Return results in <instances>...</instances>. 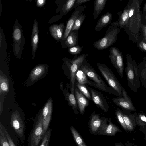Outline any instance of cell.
I'll return each instance as SVG.
<instances>
[{"label": "cell", "mask_w": 146, "mask_h": 146, "mask_svg": "<svg viewBox=\"0 0 146 146\" xmlns=\"http://www.w3.org/2000/svg\"><path fill=\"white\" fill-rule=\"evenodd\" d=\"M127 66L125 71L126 75L127 85L129 88L135 92L140 87L138 66L131 58H127Z\"/></svg>", "instance_id": "6da1fadb"}, {"label": "cell", "mask_w": 146, "mask_h": 146, "mask_svg": "<svg viewBox=\"0 0 146 146\" xmlns=\"http://www.w3.org/2000/svg\"><path fill=\"white\" fill-rule=\"evenodd\" d=\"M117 21L112 23L106 31L104 37L94 43L93 47L99 50L105 49L111 46L116 41L117 36L120 29Z\"/></svg>", "instance_id": "7a4b0ae2"}, {"label": "cell", "mask_w": 146, "mask_h": 146, "mask_svg": "<svg viewBox=\"0 0 146 146\" xmlns=\"http://www.w3.org/2000/svg\"><path fill=\"white\" fill-rule=\"evenodd\" d=\"M80 68L90 79L95 83L98 89L105 92L113 94L118 97L117 93L113 89L107 86L94 68L86 60V59L84 61Z\"/></svg>", "instance_id": "3957f363"}, {"label": "cell", "mask_w": 146, "mask_h": 146, "mask_svg": "<svg viewBox=\"0 0 146 146\" xmlns=\"http://www.w3.org/2000/svg\"><path fill=\"white\" fill-rule=\"evenodd\" d=\"M96 65L101 74L111 88L117 93L118 97L122 96L123 87L111 70L104 64L97 63Z\"/></svg>", "instance_id": "277c9868"}, {"label": "cell", "mask_w": 146, "mask_h": 146, "mask_svg": "<svg viewBox=\"0 0 146 146\" xmlns=\"http://www.w3.org/2000/svg\"><path fill=\"white\" fill-rule=\"evenodd\" d=\"M88 54H82L78 56H75L73 59L67 58L63 59L65 63L67 66L70 72L71 92L74 93L75 82L77 72L81 66Z\"/></svg>", "instance_id": "5b68a950"}, {"label": "cell", "mask_w": 146, "mask_h": 146, "mask_svg": "<svg viewBox=\"0 0 146 146\" xmlns=\"http://www.w3.org/2000/svg\"><path fill=\"white\" fill-rule=\"evenodd\" d=\"M43 115L42 111L40 114L29 137L28 146H38L43 139Z\"/></svg>", "instance_id": "8992f818"}, {"label": "cell", "mask_w": 146, "mask_h": 146, "mask_svg": "<svg viewBox=\"0 0 146 146\" xmlns=\"http://www.w3.org/2000/svg\"><path fill=\"white\" fill-rule=\"evenodd\" d=\"M110 53L109 58L119 75L122 78L123 75L124 64L121 52L116 48L112 47L110 49Z\"/></svg>", "instance_id": "52a82bcc"}, {"label": "cell", "mask_w": 146, "mask_h": 146, "mask_svg": "<svg viewBox=\"0 0 146 146\" xmlns=\"http://www.w3.org/2000/svg\"><path fill=\"white\" fill-rule=\"evenodd\" d=\"M121 132V130L112 122L110 118L108 119L107 118L103 117L98 135L113 136L116 133Z\"/></svg>", "instance_id": "ba28073f"}, {"label": "cell", "mask_w": 146, "mask_h": 146, "mask_svg": "<svg viewBox=\"0 0 146 146\" xmlns=\"http://www.w3.org/2000/svg\"><path fill=\"white\" fill-rule=\"evenodd\" d=\"M10 124L20 140L23 141L25 139V127L23 121L19 112L15 111L11 115Z\"/></svg>", "instance_id": "9c48e42d"}, {"label": "cell", "mask_w": 146, "mask_h": 146, "mask_svg": "<svg viewBox=\"0 0 146 146\" xmlns=\"http://www.w3.org/2000/svg\"><path fill=\"white\" fill-rule=\"evenodd\" d=\"M112 100L115 104L123 110L137 112L130 98L124 88L123 89L122 96L113 98Z\"/></svg>", "instance_id": "30bf717a"}, {"label": "cell", "mask_w": 146, "mask_h": 146, "mask_svg": "<svg viewBox=\"0 0 146 146\" xmlns=\"http://www.w3.org/2000/svg\"><path fill=\"white\" fill-rule=\"evenodd\" d=\"M86 8L85 5L80 6L76 8L68 21L63 36L61 43H63L70 32L76 19L82 14Z\"/></svg>", "instance_id": "8fae6325"}, {"label": "cell", "mask_w": 146, "mask_h": 146, "mask_svg": "<svg viewBox=\"0 0 146 146\" xmlns=\"http://www.w3.org/2000/svg\"><path fill=\"white\" fill-rule=\"evenodd\" d=\"M92 100L95 104L99 106L105 113L108 110L109 106L103 95L100 92L92 88L88 87Z\"/></svg>", "instance_id": "7c38bea8"}, {"label": "cell", "mask_w": 146, "mask_h": 146, "mask_svg": "<svg viewBox=\"0 0 146 146\" xmlns=\"http://www.w3.org/2000/svg\"><path fill=\"white\" fill-rule=\"evenodd\" d=\"M52 111V101L50 98L44 106L42 111L43 115V138L48 130L51 120Z\"/></svg>", "instance_id": "4fadbf2b"}, {"label": "cell", "mask_w": 146, "mask_h": 146, "mask_svg": "<svg viewBox=\"0 0 146 146\" xmlns=\"http://www.w3.org/2000/svg\"><path fill=\"white\" fill-rule=\"evenodd\" d=\"M90 118V119L88 123L89 131L94 135H98L103 117H100L99 114H96L93 112L91 114Z\"/></svg>", "instance_id": "5bb4252c"}, {"label": "cell", "mask_w": 146, "mask_h": 146, "mask_svg": "<svg viewBox=\"0 0 146 146\" xmlns=\"http://www.w3.org/2000/svg\"><path fill=\"white\" fill-rule=\"evenodd\" d=\"M74 94L78 110L81 114L83 115L85 108L89 105L86 96L77 88H75Z\"/></svg>", "instance_id": "9a60e30c"}, {"label": "cell", "mask_w": 146, "mask_h": 146, "mask_svg": "<svg viewBox=\"0 0 146 146\" xmlns=\"http://www.w3.org/2000/svg\"><path fill=\"white\" fill-rule=\"evenodd\" d=\"M122 110L123 119L128 132L134 131L137 125L133 114L130 111Z\"/></svg>", "instance_id": "2e32d148"}, {"label": "cell", "mask_w": 146, "mask_h": 146, "mask_svg": "<svg viewBox=\"0 0 146 146\" xmlns=\"http://www.w3.org/2000/svg\"><path fill=\"white\" fill-rule=\"evenodd\" d=\"M64 27V23H61L59 25L54 24L51 26L49 31L52 36L57 41H60L62 39Z\"/></svg>", "instance_id": "e0dca14e"}, {"label": "cell", "mask_w": 146, "mask_h": 146, "mask_svg": "<svg viewBox=\"0 0 146 146\" xmlns=\"http://www.w3.org/2000/svg\"><path fill=\"white\" fill-rule=\"evenodd\" d=\"M111 13L107 12L102 15L98 20L95 28V30L98 31L105 28L111 23L112 20Z\"/></svg>", "instance_id": "ac0fdd59"}, {"label": "cell", "mask_w": 146, "mask_h": 146, "mask_svg": "<svg viewBox=\"0 0 146 146\" xmlns=\"http://www.w3.org/2000/svg\"><path fill=\"white\" fill-rule=\"evenodd\" d=\"M78 30L70 31L66 40L62 44L63 48H69L78 45Z\"/></svg>", "instance_id": "d6986e66"}, {"label": "cell", "mask_w": 146, "mask_h": 146, "mask_svg": "<svg viewBox=\"0 0 146 146\" xmlns=\"http://www.w3.org/2000/svg\"><path fill=\"white\" fill-rule=\"evenodd\" d=\"M76 80L81 84L90 85L98 89L95 83L89 80L86 75L80 68L76 74Z\"/></svg>", "instance_id": "ffe728a7"}, {"label": "cell", "mask_w": 146, "mask_h": 146, "mask_svg": "<svg viewBox=\"0 0 146 146\" xmlns=\"http://www.w3.org/2000/svg\"><path fill=\"white\" fill-rule=\"evenodd\" d=\"M46 70V66L44 65L36 66L32 70L30 74V80L34 82L38 79L45 73Z\"/></svg>", "instance_id": "44dd1931"}, {"label": "cell", "mask_w": 146, "mask_h": 146, "mask_svg": "<svg viewBox=\"0 0 146 146\" xmlns=\"http://www.w3.org/2000/svg\"><path fill=\"white\" fill-rule=\"evenodd\" d=\"M38 24L36 19L34 23L32 33V46L33 53L35 54L37 48L38 42Z\"/></svg>", "instance_id": "7402d4cb"}, {"label": "cell", "mask_w": 146, "mask_h": 146, "mask_svg": "<svg viewBox=\"0 0 146 146\" xmlns=\"http://www.w3.org/2000/svg\"><path fill=\"white\" fill-rule=\"evenodd\" d=\"M63 90L64 93L66 100L68 101L69 105L72 107L74 113L76 114L78 113V107L76 102L74 92H71L69 93L68 91L65 90Z\"/></svg>", "instance_id": "603a6c76"}, {"label": "cell", "mask_w": 146, "mask_h": 146, "mask_svg": "<svg viewBox=\"0 0 146 146\" xmlns=\"http://www.w3.org/2000/svg\"><path fill=\"white\" fill-rule=\"evenodd\" d=\"M133 114L136 124L139 128L146 127V113L141 111L138 113L135 112Z\"/></svg>", "instance_id": "cb8c5ba5"}, {"label": "cell", "mask_w": 146, "mask_h": 146, "mask_svg": "<svg viewBox=\"0 0 146 146\" xmlns=\"http://www.w3.org/2000/svg\"><path fill=\"white\" fill-rule=\"evenodd\" d=\"M139 79L141 85L146 88V60L141 62L138 65Z\"/></svg>", "instance_id": "d4e9b609"}, {"label": "cell", "mask_w": 146, "mask_h": 146, "mask_svg": "<svg viewBox=\"0 0 146 146\" xmlns=\"http://www.w3.org/2000/svg\"><path fill=\"white\" fill-rule=\"evenodd\" d=\"M107 1V0L95 1L93 12L94 18V20L96 19L104 9Z\"/></svg>", "instance_id": "484cf974"}, {"label": "cell", "mask_w": 146, "mask_h": 146, "mask_svg": "<svg viewBox=\"0 0 146 146\" xmlns=\"http://www.w3.org/2000/svg\"><path fill=\"white\" fill-rule=\"evenodd\" d=\"M70 130L74 139L78 146H86L83 139L76 130L71 126Z\"/></svg>", "instance_id": "4316f807"}, {"label": "cell", "mask_w": 146, "mask_h": 146, "mask_svg": "<svg viewBox=\"0 0 146 146\" xmlns=\"http://www.w3.org/2000/svg\"><path fill=\"white\" fill-rule=\"evenodd\" d=\"M9 80L5 75H2L0 73V93L2 94L7 92L9 90Z\"/></svg>", "instance_id": "83f0119b"}, {"label": "cell", "mask_w": 146, "mask_h": 146, "mask_svg": "<svg viewBox=\"0 0 146 146\" xmlns=\"http://www.w3.org/2000/svg\"><path fill=\"white\" fill-rule=\"evenodd\" d=\"M119 18L117 21L119 27L121 28H123L126 25L128 19V9L126 8L123 12L119 14Z\"/></svg>", "instance_id": "f1b7e54d"}, {"label": "cell", "mask_w": 146, "mask_h": 146, "mask_svg": "<svg viewBox=\"0 0 146 146\" xmlns=\"http://www.w3.org/2000/svg\"><path fill=\"white\" fill-rule=\"evenodd\" d=\"M115 114L117 119L123 129L126 132H128L123 119L122 110L119 108L117 109L115 111Z\"/></svg>", "instance_id": "f546056e"}, {"label": "cell", "mask_w": 146, "mask_h": 146, "mask_svg": "<svg viewBox=\"0 0 146 146\" xmlns=\"http://www.w3.org/2000/svg\"><path fill=\"white\" fill-rule=\"evenodd\" d=\"M86 17V15L82 13L75 20L70 31H79Z\"/></svg>", "instance_id": "4dcf8cb0"}, {"label": "cell", "mask_w": 146, "mask_h": 146, "mask_svg": "<svg viewBox=\"0 0 146 146\" xmlns=\"http://www.w3.org/2000/svg\"><path fill=\"white\" fill-rule=\"evenodd\" d=\"M76 1V0H68L66 1L63 8V12L64 15L66 14L73 9Z\"/></svg>", "instance_id": "1f68e13d"}, {"label": "cell", "mask_w": 146, "mask_h": 146, "mask_svg": "<svg viewBox=\"0 0 146 146\" xmlns=\"http://www.w3.org/2000/svg\"><path fill=\"white\" fill-rule=\"evenodd\" d=\"M77 88L83 93V94L89 100H91V96L88 89L84 85H82L78 82L76 84Z\"/></svg>", "instance_id": "d6a6232c"}, {"label": "cell", "mask_w": 146, "mask_h": 146, "mask_svg": "<svg viewBox=\"0 0 146 146\" xmlns=\"http://www.w3.org/2000/svg\"><path fill=\"white\" fill-rule=\"evenodd\" d=\"M52 130L50 129L48 130L42 139L40 146H49L51 137Z\"/></svg>", "instance_id": "836d02e7"}, {"label": "cell", "mask_w": 146, "mask_h": 146, "mask_svg": "<svg viewBox=\"0 0 146 146\" xmlns=\"http://www.w3.org/2000/svg\"><path fill=\"white\" fill-rule=\"evenodd\" d=\"M83 47V46L81 47L77 45L68 48V50L70 54L76 56L81 52Z\"/></svg>", "instance_id": "e575fe53"}, {"label": "cell", "mask_w": 146, "mask_h": 146, "mask_svg": "<svg viewBox=\"0 0 146 146\" xmlns=\"http://www.w3.org/2000/svg\"><path fill=\"white\" fill-rule=\"evenodd\" d=\"M0 146H10L8 141L2 129L0 128Z\"/></svg>", "instance_id": "d590c367"}, {"label": "cell", "mask_w": 146, "mask_h": 146, "mask_svg": "<svg viewBox=\"0 0 146 146\" xmlns=\"http://www.w3.org/2000/svg\"><path fill=\"white\" fill-rule=\"evenodd\" d=\"M0 128L2 129L6 136L10 146H16L11 136L8 133L7 130L1 122H0Z\"/></svg>", "instance_id": "8d00e7d4"}, {"label": "cell", "mask_w": 146, "mask_h": 146, "mask_svg": "<svg viewBox=\"0 0 146 146\" xmlns=\"http://www.w3.org/2000/svg\"><path fill=\"white\" fill-rule=\"evenodd\" d=\"M22 37L21 33L19 28L15 27L13 33V37L14 40L16 42H18L20 40Z\"/></svg>", "instance_id": "74e56055"}, {"label": "cell", "mask_w": 146, "mask_h": 146, "mask_svg": "<svg viewBox=\"0 0 146 146\" xmlns=\"http://www.w3.org/2000/svg\"><path fill=\"white\" fill-rule=\"evenodd\" d=\"M90 1V0H76L73 9H75L82 3Z\"/></svg>", "instance_id": "f35d334b"}, {"label": "cell", "mask_w": 146, "mask_h": 146, "mask_svg": "<svg viewBox=\"0 0 146 146\" xmlns=\"http://www.w3.org/2000/svg\"><path fill=\"white\" fill-rule=\"evenodd\" d=\"M45 1L44 0H38L37 1V5L38 7L42 6L44 4Z\"/></svg>", "instance_id": "ab89813d"}, {"label": "cell", "mask_w": 146, "mask_h": 146, "mask_svg": "<svg viewBox=\"0 0 146 146\" xmlns=\"http://www.w3.org/2000/svg\"><path fill=\"white\" fill-rule=\"evenodd\" d=\"M139 47L142 49L146 51V43L143 42H141L139 44Z\"/></svg>", "instance_id": "60d3db41"}, {"label": "cell", "mask_w": 146, "mask_h": 146, "mask_svg": "<svg viewBox=\"0 0 146 146\" xmlns=\"http://www.w3.org/2000/svg\"><path fill=\"white\" fill-rule=\"evenodd\" d=\"M139 130L143 133L144 135V139L146 140V127L139 128Z\"/></svg>", "instance_id": "b9f144b4"}, {"label": "cell", "mask_w": 146, "mask_h": 146, "mask_svg": "<svg viewBox=\"0 0 146 146\" xmlns=\"http://www.w3.org/2000/svg\"><path fill=\"white\" fill-rule=\"evenodd\" d=\"M142 30L145 40L146 41V26L143 25Z\"/></svg>", "instance_id": "7bdbcfd3"}, {"label": "cell", "mask_w": 146, "mask_h": 146, "mask_svg": "<svg viewBox=\"0 0 146 146\" xmlns=\"http://www.w3.org/2000/svg\"><path fill=\"white\" fill-rule=\"evenodd\" d=\"M125 146H137L135 144L132 143L129 141H127L125 143Z\"/></svg>", "instance_id": "ee69618b"}, {"label": "cell", "mask_w": 146, "mask_h": 146, "mask_svg": "<svg viewBox=\"0 0 146 146\" xmlns=\"http://www.w3.org/2000/svg\"><path fill=\"white\" fill-rule=\"evenodd\" d=\"M114 146H125L121 143H115Z\"/></svg>", "instance_id": "f6af8a7d"}, {"label": "cell", "mask_w": 146, "mask_h": 146, "mask_svg": "<svg viewBox=\"0 0 146 146\" xmlns=\"http://www.w3.org/2000/svg\"><path fill=\"white\" fill-rule=\"evenodd\" d=\"M144 9L146 10V5H145V7Z\"/></svg>", "instance_id": "bcb514c9"}, {"label": "cell", "mask_w": 146, "mask_h": 146, "mask_svg": "<svg viewBox=\"0 0 146 146\" xmlns=\"http://www.w3.org/2000/svg\"><path fill=\"white\" fill-rule=\"evenodd\" d=\"M145 18H146V17H145Z\"/></svg>", "instance_id": "7dc6e473"}]
</instances>
